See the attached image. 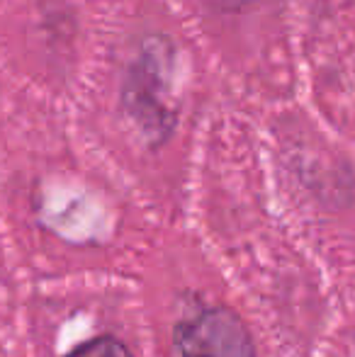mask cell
Segmentation results:
<instances>
[{"mask_svg":"<svg viewBox=\"0 0 355 357\" xmlns=\"http://www.w3.org/2000/svg\"><path fill=\"white\" fill-rule=\"evenodd\" d=\"M180 357H256L243 321L229 309L204 311L178 335Z\"/></svg>","mask_w":355,"mask_h":357,"instance_id":"1","label":"cell"},{"mask_svg":"<svg viewBox=\"0 0 355 357\" xmlns=\"http://www.w3.org/2000/svg\"><path fill=\"white\" fill-rule=\"evenodd\" d=\"M66 357H132V355H129V350L124 348L119 340L109 338V335H103V338L83 343L81 348H76Z\"/></svg>","mask_w":355,"mask_h":357,"instance_id":"2","label":"cell"}]
</instances>
